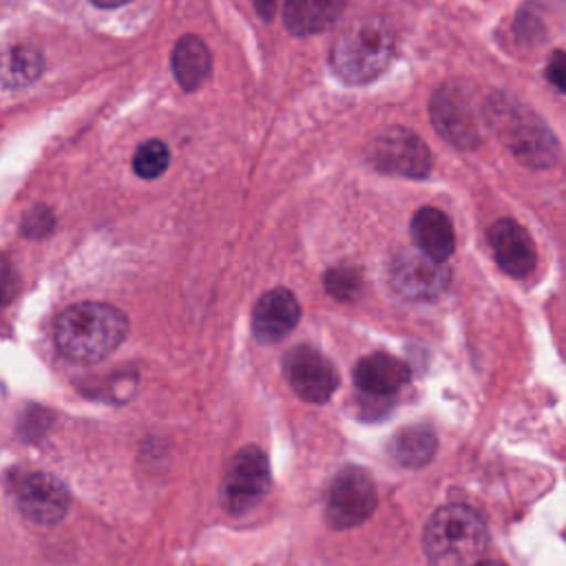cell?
Returning a JSON list of instances; mask_svg holds the SVG:
<instances>
[{
	"label": "cell",
	"instance_id": "cell-1",
	"mask_svg": "<svg viewBox=\"0 0 566 566\" xmlns=\"http://www.w3.org/2000/svg\"><path fill=\"white\" fill-rule=\"evenodd\" d=\"M128 318L108 303H75L55 318L53 338L62 356L73 363H97L126 338Z\"/></svg>",
	"mask_w": 566,
	"mask_h": 566
},
{
	"label": "cell",
	"instance_id": "cell-2",
	"mask_svg": "<svg viewBox=\"0 0 566 566\" xmlns=\"http://www.w3.org/2000/svg\"><path fill=\"white\" fill-rule=\"evenodd\" d=\"M394 51V27L380 15H363L336 35L329 64L343 82L367 84L389 66Z\"/></svg>",
	"mask_w": 566,
	"mask_h": 566
},
{
	"label": "cell",
	"instance_id": "cell-3",
	"mask_svg": "<svg viewBox=\"0 0 566 566\" xmlns=\"http://www.w3.org/2000/svg\"><path fill=\"white\" fill-rule=\"evenodd\" d=\"M486 546L482 517L464 504L440 506L422 531V548L431 566H475Z\"/></svg>",
	"mask_w": 566,
	"mask_h": 566
},
{
	"label": "cell",
	"instance_id": "cell-4",
	"mask_svg": "<svg viewBox=\"0 0 566 566\" xmlns=\"http://www.w3.org/2000/svg\"><path fill=\"white\" fill-rule=\"evenodd\" d=\"M489 128L497 133L504 146L526 166L546 168L555 164L559 146L544 122L506 95H491L486 99Z\"/></svg>",
	"mask_w": 566,
	"mask_h": 566
},
{
	"label": "cell",
	"instance_id": "cell-5",
	"mask_svg": "<svg viewBox=\"0 0 566 566\" xmlns=\"http://www.w3.org/2000/svg\"><path fill=\"white\" fill-rule=\"evenodd\" d=\"M431 119L436 130L460 148H475L482 144L489 119L486 102L467 82H444L431 97Z\"/></svg>",
	"mask_w": 566,
	"mask_h": 566
},
{
	"label": "cell",
	"instance_id": "cell-6",
	"mask_svg": "<svg viewBox=\"0 0 566 566\" xmlns=\"http://www.w3.org/2000/svg\"><path fill=\"white\" fill-rule=\"evenodd\" d=\"M376 509V486L367 471L345 467L329 484L325 500L327 524L336 531L363 524Z\"/></svg>",
	"mask_w": 566,
	"mask_h": 566
},
{
	"label": "cell",
	"instance_id": "cell-7",
	"mask_svg": "<svg viewBox=\"0 0 566 566\" xmlns=\"http://www.w3.org/2000/svg\"><path fill=\"white\" fill-rule=\"evenodd\" d=\"M270 486V467L265 453L250 444L239 449L226 467L221 480V502L226 511L239 515L256 506Z\"/></svg>",
	"mask_w": 566,
	"mask_h": 566
},
{
	"label": "cell",
	"instance_id": "cell-8",
	"mask_svg": "<svg viewBox=\"0 0 566 566\" xmlns=\"http://www.w3.org/2000/svg\"><path fill=\"white\" fill-rule=\"evenodd\" d=\"M367 157L378 170L400 177L418 179L431 168V153L424 142L402 126H394L376 135L367 148Z\"/></svg>",
	"mask_w": 566,
	"mask_h": 566
},
{
	"label": "cell",
	"instance_id": "cell-9",
	"mask_svg": "<svg viewBox=\"0 0 566 566\" xmlns=\"http://www.w3.org/2000/svg\"><path fill=\"white\" fill-rule=\"evenodd\" d=\"M389 283L402 298L429 301L444 292L449 270L420 250H400L389 263Z\"/></svg>",
	"mask_w": 566,
	"mask_h": 566
},
{
	"label": "cell",
	"instance_id": "cell-10",
	"mask_svg": "<svg viewBox=\"0 0 566 566\" xmlns=\"http://www.w3.org/2000/svg\"><path fill=\"white\" fill-rule=\"evenodd\" d=\"M283 371L294 394L307 402H325L338 387V374L332 363L307 345L287 352Z\"/></svg>",
	"mask_w": 566,
	"mask_h": 566
},
{
	"label": "cell",
	"instance_id": "cell-11",
	"mask_svg": "<svg viewBox=\"0 0 566 566\" xmlns=\"http://www.w3.org/2000/svg\"><path fill=\"white\" fill-rule=\"evenodd\" d=\"M15 500L24 517L44 526L57 524L71 504L69 489L51 473H29L15 491Z\"/></svg>",
	"mask_w": 566,
	"mask_h": 566
},
{
	"label": "cell",
	"instance_id": "cell-12",
	"mask_svg": "<svg viewBox=\"0 0 566 566\" xmlns=\"http://www.w3.org/2000/svg\"><path fill=\"white\" fill-rule=\"evenodd\" d=\"M301 307L296 296L285 287H274L265 292L252 310V332L254 336L270 345L285 338L298 323Z\"/></svg>",
	"mask_w": 566,
	"mask_h": 566
},
{
	"label": "cell",
	"instance_id": "cell-13",
	"mask_svg": "<svg viewBox=\"0 0 566 566\" xmlns=\"http://www.w3.org/2000/svg\"><path fill=\"white\" fill-rule=\"evenodd\" d=\"M489 243L493 248V256L497 265L515 276L522 279L533 272L535 268V245L528 232L513 219H500L489 230Z\"/></svg>",
	"mask_w": 566,
	"mask_h": 566
},
{
	"label": "cell",
	"instance_id": "cell-14",
	"mask_svg": "<svg viewBox=\"0 0 566 566\" xmlns=\"http://www.w3.org/2000/svg\"><path fill=\"white\" fill-rule=\"evenodd\" d=\"M358 389L371 396H389L409 380V367L389 354H369L360 358L352 371Z\"/></svg>",
	"mask_w": 566,
	"mask_h": 566
},
{
	"label": "cell",
	"instance_id": "cell-15",
	"mask_svg": "<svg viewBox=\"0 0 566 566\" xmlns=\"http://www.w3.org/2000/svg\"><path fill=\"white\" fill-rule=\"evenodd\" d=\"M411 237L416 248L436 259L447 261L455 248V232L449 217L438 208H420L411 219Z\"/></svg>",
	"mask_w": 566,
	"mask_h": 566
},
{
	"label": "cell",
	"instance_id": "cell-16",
	"mask_svg": "<svg viewBox=\"0 0 566 566\" xmlns=\"http://www.w3.org/2000/svg\"><path fill=\"white\" fill-rule=\"evenodd\" d=\"M347 0H285L283 22L294 35H314L334 27Z\"/></svg>",
	"mask_w": 566,
	"mask_h": 566
},
{
	"label": "cell",
	"instance_id": "cell-17",
	"mask_svg": "<svg viewBox=\"0 0 566 566\" xmlns=\"http://www.w3.org/2000/svg\"><path fill=\"white\" fill-rule=\"evenodd\" d=\"M210 51L201 38L188 33L172 49V73L184 91L199 88L210 75Z\"/></svg>",
	"mask_w": 566,
	"mask_h": 566
},
{
	"label": "cell",
	"instance_id": "cell-18",
	"mask_svg": "<svg viewBox=\"0 0 566 566\" xmlns=\"http://www.w3.org/2000/svg\"><path fill=\"white\" fill-rule=\"evenodd\" d=\"M44 60L35 46L18 44L0 53V84L22 88L42 75Z\"/></svg>",
	"mask_w": 566,
	"mask_h": 566
},
{
	"label": "cell",
	"instance_id": "cell-19",
	"mask_svg": "<svg viewBox=\"0 0 566 566\" xmlns=\"http://www.w3.org/2000/svg\"><path fill=\"white\" fill-rule=\"evenodd\" d=\"M433 451H436V436L424 424H411L407 429H400L391 444L394 458L409 469L427 464L433 458Z\"/></svg>",
	"mask_w": 566,
	"mask_h": 566
},
{
	"label": "cell",
	"instance_id": "cell-20",
	"mask_svg": "<svg viewBox=\"0 0 566 566\" xmlns=\"http://www.w3.org/2000/svg\"><path fill=\"white\" fill-rule=\"evenodd\" d=\"M168 161H170L168 146L159 139H148L142 146H137L133 155V170L142 179H155L168 168Z\"/></svg>",
	"mask_w": 566,
	"mask_h": 566
},
{
	"label": "cell",
	"instance_id": "cell-21",
	"mask_svg": "<svg viewBox=\"0 0 566 566\" xmlns=\"http://www.w3.org/2000/svg\"><path fill=\"white\" fill-rule=\"evenodd\" d=\"M325 287L338 301H349L360 290V274L354 268H347V265L332 268L325 276Z\"/></svg>",
	"mask_w": 566,
	"mask_h": 566
},
{
	"label": "cell",
	"instance_id": "cell-22",
	"mask_svg": "<svg viewBox=\"0 0 566 566\" xmlns=\"http://www.w3.org/2000/svg\"><path fill=\"white\" fill-rule=\"evenodd\" d=\"M53 223H55V219H53V214H51V210L49 208H33V210H29L27 214H24V219H22V234H27V237H44V234H49L51 232V228H53Z\"/></svg>",
	"mask_w": 566,
	"mask_h": 566
},
{
	"label": "cell",
	"instance_id": "cell-23",
	"mask_svg": "<svg viewBox=\"0 0 566 566\" xmlns=\"http://www.w3.org/2000/svg\"><path fill=\"white\" fill-rule=\"evenodd\" d=\"M564 69H566V64H564V53H562V51H555V53H553V60H551L548 66H546V77L553 82V86H555L557 91H564Z\"/></svg>",
	"mask_w": 566,
	"mask_h": 566
},
{
	"label": "cell",
	"instance_id": "cell-24",
	"mask_svg": "<svg viewBox=\"0 0 566 566\" xmlns=\"http://www.w3.org/2000/svg\"><path fill=\"white\" fill-rule=\"evenodd\" d=\"M254 2V9L259 11V15L263 18V20H270L272 18V13H274V9H276V0H252Z\"/></svg>",
	"mask_w": 566,
	"mask_h": 566
},
{
	"label": "cell",
	"instance_id": "cell-25",
	"mask_svg": "<svg viewBox=\"0 0 566 566\" xmlns=\"http://www.w3.org/2000/svg\"><path fill=\"white\" fill-rule=\"evenodd\" d=\"M93 4H97V7H106V9H113V7H119V4H126V2H130V0H91Z\"/></svg>",
	"mask_w": 566,
	"mask_h": 566
},
{
	"label": "cell",
	"instance_id": "cell-26",
	"mask_svg": "<svg viewBox=\"0 0 566 566\" xmlns=\"http://www.w3.org/2000/svg\"><path fill=\"white\" fill-rule=\"evenodd\" d=\"M475 566H504V564H500V562H478Z\"/></svg>",
	"mask_w": 566,
	"mask_h": 566
}]
</instances>
